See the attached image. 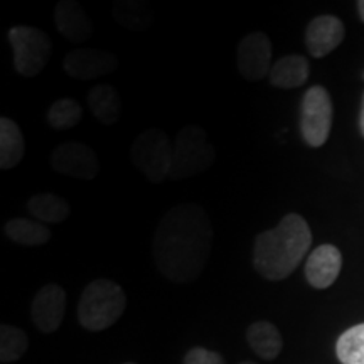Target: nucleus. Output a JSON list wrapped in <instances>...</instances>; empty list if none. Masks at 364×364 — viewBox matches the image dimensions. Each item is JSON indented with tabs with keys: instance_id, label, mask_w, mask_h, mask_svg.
I'll return each instance as SVG.
<instances>
[{
	"instance_id": "obj_1",
	"label": "nucleus",
	"mask_w": 364,
	"mask_h": 364,
	"mask_svg": "<svg viewBox=\"0 0 364 364\" xmlns=\"http://www.w3.org/2000/svg\"><path fill=\"white\" fill-rule=\"evenodd\" d=\"M213 231L206 209L179 204L159 220L152 240V257L164 279L174 284L198 280L211 257Z\"/></svg>"
},
{
	"instance_id": "obj_2",
	"label": "nucleus",
	"mask_w": 364,
	"mask_h": 364,
	"mask_svg": "<svg viewBox=\"0 0 364 364\" xmlns=\"http://www.w3.org/2000/svg\"><path fill=\"white\" fill-rule=\"evenodd\" d=\"M312 245V231L297 213H289L279 225L255 238L253 268L265 280H285L297 270Z\"/></svg>"
},
{
	"instance_id": "obj_3",
	"label": "nucleus",
	"mask_w": 364,
	"mask_h": 364,
	"mask_svg": "<svg viewBox=\"0 0 364 364\" xmlns=\"http://www.w3.org/2000/svg\"><path fill=\"white\" fill-rule=\"evenodd\" d=\"M127 295L120 285L97 279L85 287L78 304V321L86 331L100 332L112 327L124 316Z\"/></svg>"
},
{
	"instance_id": "obj_4",
	"label": "nucleus",
	"mask_w": 364,
	"mask_h": 364,
	"mask_svg": "<svg viewBox=\"0 0 364 364\" xmlns=\"http://www.w3.org/2000/svg\"><path fill=\"white\" fill-rule=\"evenodd\" d=\"M216 150L209 142L206 130L199 125H186L177 132L172 147V167L169 177L188 179L206 172L215 164Z\"/></svg>"
},
{
	"instance_id": "obj_5",
	"label": "nucleus",
	"mask_w": 364,
	"mask_h": 364,
	"mask_svg": "<svg viewBox=\"0 0 364 364\" xmlns=\"http://www.w3.org/2000/svg\"><path fill=\"white\" fill-rule=\"evenodd\" d=\"M172 147L169 136L161 129H147L135 139L130 147L134 166L154 184H161L171 174Z\"/></svg>"
},
{
	"instance_id": "obj_6",
	"label": "nucleus",
	"mask_w": 364,
	"mask_h": 364,
	"mask_svg": "<svg viewBox=\"0 0 364 364\" xmlns=\"http://www.w3.org/2000/svg\"><path fill=\"white\" fill-rule=\"evenodd\" d=\"M9 43H11L14 51V68L26 78L38 76L51 58V38L38 27H12L9 31Z\"/></svg>"
},
{
	"instance_id": "obj_7",
	"label": "nucleus",
	"mask_w": 364,
	"mask_h": 364,
	"mask_svg": "<svg viewBox=\"0 0 364 364\" xmlns=\"http://www.w3.org/2000/svg\"><path fill=\"white\" fill-rule=\"evenodd\" d=\"M300 135L309 147L318 149L327 142L332 127V100L324 86H312L300 102Z\"/></svg>"
},
{
	"instance_id": "obj_8",
	"label": "nucleus",
	"mask_w": 364,
	"mask_h": 364,
	"mask_svg": "<svg viewBox=\"0 0 364 364\" xmlns=\"http://www.w3.org/2000/svg\"><path fill=\"white\" fill-rule=\"evenodd\" d=\"M51 166L58 174L91 181L98 176L100 162L95 150L83 142H65L51 154Z\"/></svg>"
},
{
	"instance_id": "obj_9",
	"label": "nucleus",
	"mask_w": 364,
	"mask_h": 364,
	"mask_svg": "<svg viewBox=\"0 0 364 364\" xmlns=\"http://www.w3.org/2000/svg\"><path fill=\"white\" fill-rule=\"evenodd\" d=\"M272 41L265 33H252L245 36L236 48V66L240 75L247 81H260L270 75Z\"/></svg>"
},
{
	"instance_id": "obj_10",
	"label": "nucleus",
	"mask_w": 364,
	"mask_h": 364,
	"mask_svg": "<svg viewBox=\"0 0 364 364\" xmlns=\"http://www.w3.org/2000/svg\"><path fill=\"white\" fill-rule=\"evenodd\" d=\"M63 68L68 76L80 81L102 78L118 68V59L110 51L93 48H78L66 54Z\"/></svg>"
},
{
	"instance_id": "obj_11",
	"label": "nucleus",
	"mask_w": 364,
	"mask_h": 364,
	"mask_svg": "<svg viewBox=\"0 0 364 364\" xmlns=\"http://www.w3.org/2000/svg\"><path fill=\"white\" fill-rule=\"evenodd\" d=\"M66 311V290L56 284L41 287L34 295L31 314L33 322L41 332L53 334L63 324Z\"/></svg>"
},
{
	"instance_id": "obj_12",
	"label": "nucleus",
	"mask_w": 364,
	"mask_h": 364,
	"mask_svg": "<svg viewBox=\"0 0 364 364\" xmlns=\"http://www.w3.org/2000/svg\"><path fill=\"white\" fill-rule=\"evenodd\" d=\"M344 24L336 16H318L306 29V48L311 56L324 58L344 41Z\"/></svg>"
},
{
	"instance_id": "obj_13",
	"label": "nucleus",
	"mask_w": 364,
	"mask_h": 364,
	"mask_svg": "<svg viewBox=\"0 0 364 364\" xmlns=\"http://www.w3.org/2000/svg\"><path fill=\"white\" fill-rule=\"evenodd\" d=\"M343 268V255L334 245H321L309 255L306 262V279L314 289L324 290L338 280Z\"/></svg>"
},
{
	"instance_id": "obj_14",
	"label": "nucleus",
	"mask_w": 364,
	"mask_h": 364,
	"mask_svg": "<svg viewBox=\"0 0 364 364\" xmlns=\"http://www.w3.org/2000/svg\"><path fill=\"white\" fill-rule=\"evenodd\" d=\"M54 26L71 44L86 43L93 36V26L76 0H61L54 7Z\"/></svg>"
},
{
	"instance_id": "obj_15",
	"label": "nucleus",
	"mask_w": 364,
	"mask_h": 364,
	"mask_svg": "<svg viewBox=\"0 0 364 364\" xmlns=\"http://www.w3.org/2000/svg\"><path fill=\"white\" fill-rule=\"evenodd\" d=\"M309 61L300 54H289L282 56L273 63L270 75V85L280 90H294L302 86L309 80Z\"/></svg>"
},
{
	"instance_id": "obj_16",
	"label": "nucleus",
	"mask_w": 364,
	"mask_h": 364,
	"mask_svg": "<svg viewBox=\"0 0 364 364\" xmlns=\"http://www.w3.org/2000/svg\"><path fill=\"white\" fill-rule=\"evenodd\" d=\"M91 115L102 125H115L122 115V98L115 86L97 85L86 95Z\"/></svg>"
},
{
	"instance_id": "obj_17",
	"label": "nucleus",
	"mask_w": 364,
	"mask_h": 364,
	"mask_svg": "<svg viewBox=\"0 0 364 364\" xmlns=\"http://www.w3.org/2000/svg\"><path fill=\"white\" fill-rule=\"evenodd\" d=\"M247 341L253 353L265 361L275 359L284 349L280 331L268 321L253 322L247 329Z\"/></svg>"
},
{
	"instance_id": "obj_18",
	"label": "nucleus",
	"mask_w": 364,
	"mask_h": 364,
	"mask_svg": "<svg viewBox=\"0 0 364 364\" xmlns=\"http://www.w3.org/2000/svg\"><path fill=\"white\" fill-rule=\"evenodd\" d=\"M26 152L24 134L11 118H0V169L9 171L19 166Z\"/></svg>"
},
{
	"instance_id": "obj_19",
	"label": "nucleus",
	"mask_w": 364,
	"mask_h": 364,
	"mask_svg": "<svg viewBox=\"0 0 364 364\" xmlns=\"http://www.w3.org/2000/svg\"><path fill=\"white\" fill-rule=\"evenodd\" d=\"M112 17L124 29L142 33L154 22V11L144 0H120L112 9Z\"/></svg>"
},
{
	"instance_id": "obj_20",
	"label": "nucleus",
	"mask_w": 364,
	"mask_h": 364,
	"mask_svg": "<svg viewBox=\"0 0 364 364\" xmlns=\"http://www.w3.org/2000/svg\"><path fill=\"white\" fill-rule=\"evenodd\" d=\"M4 233L11 241L24 247H39L51 240V231L43 223L27 218H12L4 226Z\"/></svg>"
},
{
	"instance_id": "obj_21",
	"label": "nucleus",
	"mask_w": 364,
	"mask_h": 364,
	"mask_svg": "<svg viewBox=\"0 0 364 364\" xmlns=\"http://www.w3.org/2000/svg\"><path fill=\"white\" fill-rule=\"evenodd\" d=\"M27 211L39 223H63L70 216L71 208L65 198L56 194H36L27 201Z\"/></svg>"
},
{
	"instance_id": "obj_22",
	"label": "nucleus",
	"mask_w": 364,
	"mask_h": 364,
	"mask_svg": "<svg viewBox=\"0 0 364 364\" xmlns=\"http://www.w3.org/2000/svg\"><path fill=\"white\" fill-rule=\"evenodd\" d=\"M83 118V108L73 98H61L54 102L46 113V120L54 130H68L76 127Z\"/></svg>"
},
{
	"instance_id": "obj_23",
	"label": "nucleus",
	"mask_w": 364,
	"mask_h": 364,
	"mask_svg": "<svg viewBox=\"0 0 364 364\" xmlns=\"http://www.w3.org/2000/svg\"><path fill=\"white\" fill-rule=\"evenodd\" d=\"M336 354L343 364H364V322L341 334Z\"/></svg>"
},
{
	"instance_id": "obj_24",
	"label": "nucleus",
	"mask_w": 364,
	"mask_h": 364,
	"mask_svg": "<svg viewBox=\"0 0 364 364\" xmlns=\"http://www.w3.org/2000/svg\"><path fill=\"white\" fill-rule=\"evenodd\" d=\"M27 348H29V339L24 331L7 324L0 327V361H17L24 356Z\"/></svg>"
},
{
	"instance_id": "obj_25",
	"label": "nucleus",
	"mask_w": 364,
	"mask_h": 364,
	"mask_svg": "<svg viewBox=\"0 0 364 364\" xmlns=\"http://www.w3.org/2000/svg\"><path fill=\"white\" fill-rule=\"evenodd\" d=\"M184 364H226L220 353L206 348H193L186 353Z\"/></svg>"
},
{
	"instance_id": "obj_26",
	"label": "nucleus",
	"mask_w": 364,
	"mask_h": 364,
	"mask_svg": "<svg viewBox=\"0 0 364 364\" xmlns=\"http://www.w3.org/2000/svg\"><path fill=\"white\" fill-rule=\"evenodd\" d=\"M359 132H361V135L364 136V95L361 100V110H359Z\"/></svg>"
},
{
	"instance_id": "obj_27",
	"label": "nucleus",
	"mask_w": 364,
	"mask_h": 364,
	"mask_svg": "<svg viewBox=\"0 0 364 364\" xmlns=\"http://www.w3.org/2000/svg\"><path fill=\"white\" fill-rule=\"evenodd\" d=\"M356 7H358L359 17H361V21L364 22V0H359V2L356 4Z\"/></svg>"
},
{
	"instance_id": "obj_28",
	"label": "nucleus",
	"mask_w": 364,
	"mask_h": 364,
	"mask_svg": "<svg viewBox=\"0 0 364 364\" xmlns=\"http://www.w3.org/2000/svg\"><path fill=\"white\" fill-rule=\"evenodd\" d=\"M240 364H258V363H255V361H243V363H240Z\"/></svg>"
},
{
	"instance_id": "obj_29",
	"label": "nucleus",
	"mask_w": 364,
	"mask_h": 364,
	"mask_svg": "<svg viewBox=\"0 0 364 364\" xmlns=\"http://www.w3.org/2000/svg\"><path fill=\"white\" fill-rule=\"evenodd\" d=\"M124 364H135V363H124Z\"/></svg>"
}]
</instances>
